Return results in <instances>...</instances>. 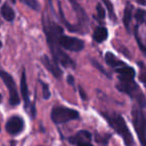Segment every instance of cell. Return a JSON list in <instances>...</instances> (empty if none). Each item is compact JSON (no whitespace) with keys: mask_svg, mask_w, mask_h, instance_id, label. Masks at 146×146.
Instances as JSON below:
<instances>
[{"mask_svg":"<svg viewBox=\"0 0 146 146\" xmlns=\"http://www.w3.org/2000/svg\"><path fill=\"white\" fill-rule=\"evenodd\" d=\"M103 116L109 125L115 130V132L120 135L123 139V142L125 146H135V141L132 133L130 132L127 124H126L124 118L120 114L112 113V114H106L103 113Z\"/></svg>","mask_w":146,"mask_h":146,"instance_id":"obj_1","label":"cell"},{"mask_svg":"<svg viewBox=\"0 0 146 146\" xmlns=\"http://www.w3.org/2000/svg\"><path fill=\"white\" fill-rule=\"evenodd\" d=\"M132 122L141 146H146V114L143 108L134 106L132 109Z\"/></svg>","mask_w":146,"mask_h":146,"instance_id":"obj_2","label":"cell"},{"mask_svg":"<svg viewBox=\"0 0 146 146\" xmlns=\"http://www.w3.org/2000/svg\"><path fill=\"white\" fill-rule=\"evenodd\" d=\"M51 120L55 124H63L68 121L76 120L79 118V113L77 110L65 106H55L51 110Z\"/></svg>","mask_w":146,"mask_h":146,"instance_id":"obj_3","label":"cell"},{"mask_svg":"<svg viewBox=\"0 0 146 146\" xmlns=\"http://www.w3.org/2000/svg\"><path fill=\"white\" fill-rule=\"evenodd\" d=\"M1 79L3 80L4 84L6 85V88L8 90L9 93V104L11 106H17L19 103H20V97L18 95V91H17L16 88V84H15V81L13 79L12 76L7 73L6 71L2 70L1 73Z\"/></svg>","mask_w":146,"mask_h":146,"instance_id":"obj_4","label":"cell"},{"mask_svg":"<svg viewBox=\"0 0 146 146\" xmlns=\"http://www.w3.org/2000/svg\"><path fill=\"white\" fill-rule=\"evenodd\" d=\"M58 44L61 48L73 51V52H79V51L83 50L84 48V41L82 39L63 34L58 38Z\"/></svg>","mask_w":146,"mask_h":146,"instance_id":"obj_5","label":"cell"},{"mask_svg":"<svg viewBox=\"0 0 146 146\" xmlns=\"http://www.w3.org/2000/svg\"><path fill=\"white\" fill-rule=\"evenodd\" d=\"M25 124L22 117L18 115H13L7 120L5 124L6 132L10 135H18L24 130Z\"/></svg>","mask_w":146,"mask_h":146,"instance_id":"obj_6","label":"cell"},{"mask_svg":"<svg viewBox=\"0 0 146 146\" xmlns=\"http://www.w3.org/2000/svg\"><path fill=\"white\" fill-rule=\"evenodd\" d=\"M40 60H41V62H42V64L44 65L45 68H46L55 78H57V79L61 78V76H62V71L59 68L57 63H55L54 61L51 60L47 55H43L40 58Z\"/></svg>","mask_w":146,"mask_h":146,"instance_id":"obj_7","label":"cell"},{"mask_svg":"<svg viewBox=\"0 0 146 146\" xmlns=\"http://www.w3.org/2000/svg\"><path fill=\"white\" fill-rule=\"evenodd\" d=\"M116 72L119 74L118 79L119 81H127V80H134L135 78V69L132 67L128 66V65H123V66L119 67V68L115 69Z\"/></svg>","mask_w":146,"mask_h":146,"instance_id":"obj_8","label":"cell"},{"mask_svg":"<svg viewBox=\"0 0 146 146\" xmlns=\"http://www.w3.org/2000/svg\"><path fill=\"white\" fill-rule=\"evenodd\" d=\"M91 133L87 130H80L76 134H74L73 136H71L69 138V141L73 144L74 146L78 145V144L85 143V142H90L91 141Z\"/></svg>","mask_w":146,"mask_h":146,"instance_id":"obj_9","label":"cell"},{"mask_svg":"<svg viewBox=\"0 0 146 146\" xmlns=\"http://www.w3.org/2000/svg\"><path fill=\"white\" fill-rule=\"evenodd\" d=\"M20 89H21V95L24 100L25 107H28L29 105V93H28V86H27V80H26V72L25 70L21 73V79H20Z\"/></svg>","mask_w":146,"mask_h":146,"instance_id":"obj_10","label":"cell"},{"mask_svg":"<svg viewBox=\"0 0 146 146\" xmlns=\"http://www.w3.org/2000/svg\"><path fill=\"white\" fill-rule=\"evenodd\" d=\"M93 40L97 43H102L107 39L108 37V30L104 26H98L95 28L93 32Z\"/></svg>","mask_w":146,"mask_h":146,"instance_id":"obj_11","label":"cell"},{"mask_svg":"<svg viewBox=\"0 0 146 146\" xmlns=\"http://www.w3.org/2000/svg\"><path fill=\"white\" fill-rule=\"evenodd\" d=\"M105 61L110 67H112V68H114V69H117V68H119V67L125 65V63H124L123 61L119 60V59L111 52H106Z\"/></svg>","mask_w":146,"mask_h":146,"instance_id":"obj_12","label":"cell"},{"mask_svg":"<svg viewBox=\"0 0 146 146\" xmlns=\"http://www.w3.org/2000/svg\"><path fill=\"white\" fill-rule=\"evenodd\" d=\"M1 15L2 17L8 22H12L15 19V12L12 9V7L9 6L7 3H4V4L1 6Z\"/></svg>","mask_w":146,"mask_h":146,"instance_id":"obj_13","label":"cell"},{"mask_svg":"<svg viewBox=\"0 0 146 146\" xmlns=\"http://www.w3.org/2000/svg\"><path fill=\"white\" fill-rule=\"evenodd\" d=\"M132 5L131 4H127L124 9V15H123V23L125 25V28L127 31H129V27H130V23H131V19H132Z\"/></svg>","mask_w":146,"mask_h":146,"instance_id":"obj_14","label":"cell"},{"mask_svg":"<svg viewBox=\"0 0 146 146\" xmlns=\"http://www.w3.org/2000/svg\"><path fill=\"white\" fill-rule=\"evenodd\" d=\"M20 1L24 3L25 5H27L29 8L33 9V10L38 11L40 9V4H39L38 0H20Z\"/></svg>","mask_w":146,"mask_h":146,"instance_id":"obj_15","label":"cell"},{"mask_svg":"<svg viewBox=\"0 0 146 146\" xmlns=\"http://www.w3.org/2000/svg\"><path fill=\"white\" fill-rule=\"evenodd\" d=\"M135 19L137 24L143 23L144 20L146 19V11H144L143 9H137L135 13Z\"/></svg>","mask_w":146,"mask_h":146,"instance_id":"obj_16","label":"cell"},{"mask_svg":"<svg viewBox=\"0 0 146 146\" xmlns=\"http://www.w3.org/2000/svg\"><path fill=\"white\" fill-rule=\"evenodd\" d=\"M104 3V5L106 6V8H107L108 12H109V16L111 19H113L114 21L116 20V16H115V12H114V7H113V4H112L111 2H110L109 0H102Z\"/></svg>","mask_w":146,"mask_h":146,"instance_id":"obj_17","label":"cell"},{"mask_svg":"<svg viewBox=\"0 0 146 146\" xmlns=\"http://www.w3.org/2000/svg\"><path fill=\"white\" fill-rule=\"evenodd\" d=\"M40 84L42 86V96L44 99H49L51 96V93H50V90H49V86L48 84L44 83L43 81H40Z\"/></svg>","mask_w":146,"mask_h":146,"instance_id":"obj_18","label":"cell"},{"mask_svg":"<svg viewBox=\"0 0 146 146\" xmlns=\"http://www.w3.org/2000/svg\"><path fill=\"white\" fill-rule=\"evenodd\" d=\"M96 11H97V16L100 20H103L105 18V9L104 7H102L101 4H97V7H96Z\"/></svg>","mask_w":146,"mask_h":146,"instance_id":"obj_19","label":"cell"},{"mask_svg":"<svg viewBox=\"0 0 146 146\" xmlns=\"http://www.w3.org/2000/svg\"><path fill=\"white\" fill-rule=\"evenodd\" d=\"M91 62H92V64H93L94 66L96 67V68H98V69H99V70H100V72H102V73H103V74H104V75H106V76H107V77H110V75H109V74H108L107 72H106V70H105V69H104L103 67H102L101 65L99 64V62H97V61L93 60V59H91Z\"/></svg>","mask_w":146,"mask_h":146,"instance_id":"obj_20","label":"cell"},{"mask_svg":"<svg viewBox=\"0 0 146 146\" xmlns=\"http://www.w3.org/2000/svg\"><path fill=\"white\" fill-rule=\"evenodd\" d=\"M139 65L141 66V63H139ZM140 80L143 83L146 84V70L142 66H141V71H140Z\"/></svg>","mask_w":146,"mask_h":146,"instance_id":"obj_21","label":"cell"},{"mask_svg":"<svg viewBox=\"0 0 146 146\" xmlns=\"http://www.w3.org/2000/svg\"><path fill=\"white\" fill-rule=\"evenodd\" d=\"M67 82H68L70 85H74V77L73 76H71V75H68L67 76Z\"/></svg>","mask_w":146,"mask_h":146,"instance_id":"obj_22","label":"cell"},{"mask_svg":"<svg viewBox=\"0 0 146 146\" xmlns=\"http://www.w3.org/2000/svg\"><path fill=\"white\" fill-rule=\"evenodd\" d=\"M76 146H93V144L91 142H85V143H81V144H78Z\"/></svg>","mask_w":146,"mask_h":146,"instance_id":"obj_23","label":"cell"},{"mask_svg":"<svg viewBox=\"0 0 146 146\" xmlns=\"http://www.w3.org/2000/svg\"><path fill=\"white\" fill-rule=\"evenodd\" d=\"M79 92H80V93H81V97H82V98H83V99H84V100H85V99H86V96H85V93H84V92H83V90H82V89H81V88H79Z\"/></svg>","mask_w":146,"mask_h":146,"instance_id":"obj_24","label":"cell"},{"mask_svg":"<svg viewBox=\"0 0 146 146\" xmlns=\"http://www.w3.org/2000/svg\"><path fill=\"white\" fill-rule=\"evenodd\" d=\"M10 1H11L12 3H16V0H10Z\"/></svg>","mask_w":146,"mask_h":146,"instance_id":"obj_25","label":"cell"},{"mask_svg":"<svg viewBox=\"0 0 146 146\" xmlns=\"http://www.w3.org/2000/svg\"><path fill=\"white\" fill-rule=\"evenodd\" d=\"M11 146H15L14 145V142H12V143H11Z\"/></svg>","mask_w":146,"mask_h":146,"instance_id":"obj_26","label":"cell"}]
</instances>
